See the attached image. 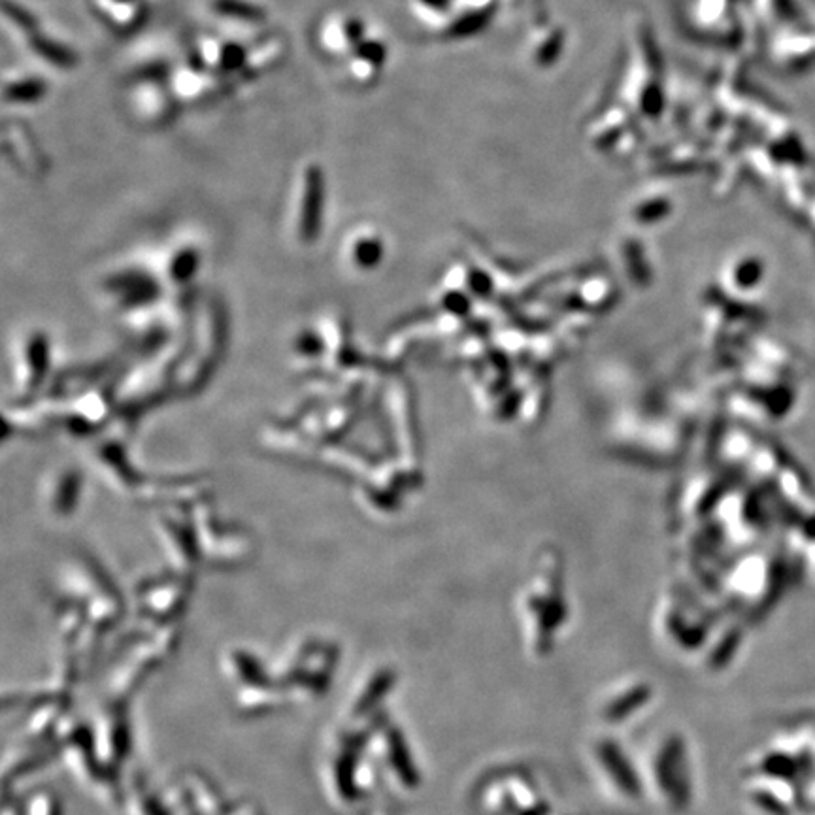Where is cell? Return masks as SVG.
<instances>
[{"label": "cell", "instance_id": "cell-1", "mask_svg": "<svg viewBox=\"0 0 815 815\" xmlns=\"http://www.w3.org/2000/svg\"><path fill=\"white\" fill-rule=\"evenodd\" d=\"M325 178L321 168L310 167L304 176V206H302V233L306 238L316 236L323 214Z\"/></svg>", "mask_w": 815, "mask_h": 815}, {"label": "cell", "instance_id": "cell-2", "mask_svg": "<svg viewBox=\"0 0 815 815\" xmlns=\"http://www.w3.org/2000/svg\"><path fill=\"white\" fill-rule=\"evenodd\" d=\"M31 46L40 57H44L46 61H50L51 65H55V67L74 68L78 65V55L74 51L67 48V46H63V44H59V42H55V40H51L48 36L34 33Z\"/></svg>", "mask_w": 815, "mask_h": 815}, {"label": "cell", "instance_id": "cell-3", "mask_svg": "<svg viewBox=\"0 0 815 815\" xmlns=\"http://www.w3.org/2000/svg\"><path fill=\"white\" fill-rule=\"evenodd\" d=\"M214 8L221 16L234 17L242 21H265L267 12L255 4H250L246 0H214Z\"/></svg>", "mask_w": 815, "mask_h": 815}, {"label": "cell", "instance_id": "cell-4", "mask_svg": "<svg viewBox=\"0 0 815 815\" xmlns=\"http://www.w3.org/2000/svg\"><path fill=\"white\" fill-rule=\"evenodd\" d=\"M46 89H48V85L44 84L42 80L29 78V80H21V82L8 85L4 95H6V99L12 100V102L29 104V102L42 99L46 95Z\"/></svg>", "mask_w": 815, "mask_h": 815}, {"label": "cell", "instance_id": "cell-5", "mask_svg": "<svg viewBox=\"0 0 815 815\" xmlns=\"http://www.w3.org/2000/svg\"><path fill=\"white\" fill-rule=\"evenodd\" d=\"M246 61V50L238 44H227L221 51V68L223 70H236Z\"/></svg>", "mask_w": 815, "mask_h": 815}, {"label": "cell", "instance_id": "cell-6", "mask_svg": "<svg viewBox=\"0 0 815 815\" xmlns=\"http://www.w3.org/2000/svg\"><path fill=\"white\" fill-rule=\"evenodd\" d=\"M4 12L12 17L19 27H23L27 31L36 29V19H34L33 14H29L27 10H23L17 4H12L10 0H4Z\"/></svg>", "mask_w": 815, "mask_h": 815}, {"label": "cell", "instance_id": "cell-7", "mask_svg": "<svg viewBox=\"0 0 815 815\" xmlns=\"http://www.w3.org/2000/svg\"><path fill=\"white\" fill-rule=\"evenodd\" d=\"M357 53L361 55V57H365V59H370L372 63H376V59L380 61V44H361L359 48H357Z\"/></svg>", "mask_w": 815, "mask_h": 815}, {"label": "cell", "instance_id": "cell-8", "mask_svg": "<svg viewBox=\"0 0 815 815\" xmlns=\"http://www.w3.org/2000/svg\"><path fill=\"white\" fill-rule=\"evenodd\" d=\"M346 34H350L351 40L357 42V40L361 38V34H363V27L359 25V21H350V23L346 25Z\"/></svg>", "mask_w": 815, "mask_h": 815}, {"label": "cell", "instance_id": "cell-9", "mask_svg": "<svg viewBox=\"0 0 815 815\" xmlns=\"http://www.w3.org/2000/svg\"><path fill=\"white\" fill-rule=\"evenodd\" d=\"M116 2H131V0H116Z\"/></svg>", "mask_w": 815, "mask_h": 815}]
</instances>
